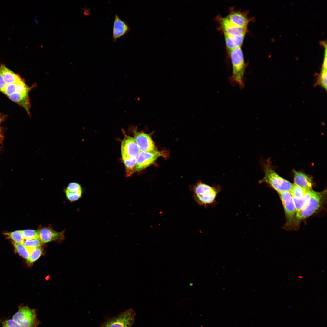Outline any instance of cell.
<instances>
[{
  "label": "cell",
  "mask_w": 327,
  "mask_h": 327,
  "mask_svg": "<svg viewBox=\"0 0 327 327\" xmlns=\"http://www.w3.org/2000/svg\"><path fill=\"white\" fill-rule=\"evenodd\" d=\"M226 46L229 51L234 48L241 47L245 35H234L223 33Z\"/></svg>",
  "instance_id": "cell-17"
},
{
  "label": "cell",
  "mask_w": 327,
  "mask_h": 327,
  "mask_svg": "<svg viewBox=\"0 0 327 327\" xmlns=\"http://www.w3.org/2000/svg\"><path fill=\"white\" fill-rule=\"evenodd\" d=\"M131 28L128 23L122 19L117 15H115L112 28V39H117L128 33Z\"/></svg>",
  "instance_id": "cell-11"
},
{
  "label": "cell",
  "mask_w": 327,
  "mask_h": 327,
  "mask_svg": "<svg viewBox=\"0 0 327 327\" xmlns=\"http://www.w3.org/2000/svg\"><path fill=\"white\" fill-rule=\"evenodd\" d=\"M311 190H307L294 184L289 192L292 197L301 198L305 196Z\"/></svg>",
  "instance_id": "cell-22"
},
{
  "label": "cell",
  "mask_w": 327,
  "mask_h": 327,
  "mask_svg": "<svg viewBox=\"0 0 327 327\" xmlns=\"http://www.w3.org/2000/svg\"><path fill=\"white\" fill-rule=\"evenodd\" d=\"M66 197L70 201H74L78 200L81 196L82 190L81 185L78 183L72 182L70 183L65 190Z\"/></svg>",
  "instance_id": "cell-16"
},
{
  "label": "cell",
  "mask_w": 327,
  "mask_h": 327,
  "mask_svg": "<svg viewBox=\"0 0 327 327\" xmlns=\"http://www.w3.org/2000/svg\"><path fill=\"white\" fill-rule=\"evenodd\" d=\"M135 315L132 309H129L115 317L107 319L99 327H131L134 321Z\"/></svg>",
  "instance_id": "cell-7"
},
{
  "label": "cell",
  "mask_w": 327,
  "mask_h": 327,
  "mask_svg": "<svg viewBox=\"0 0 327 327\" xmlns=\"http://www.w3.org/2000/svg\"><path fill=\"white\" fill-rule=\"evenodd\" d=\"M38 230L39 239L43 243L62 240L64 238V231H57L48 227L40 228Z\"/></svg>",
  "instance_id": "cell-10"
},
{
  "label": "cell",
  "mask_w": 327,
  "mask_h": 327,
  "mask_svg": "<svg viewBox=\"0 0 327 327\" xmlns=\"http://www.w3.org/2000/svg\"><path fill=\"white\" fill-rule=\"evenodd\" d=\"M42 252L41 246L32 249L30 251V256L27 260V262L30 264L37 260L41 255Z\"/></svg>",
  "instance_id": "cell-25"
},
{
  "label": "cell",
  "mask_w": 327,
  "mask_h": 327,
  "mask_svg": "<svg viewBox=\"0 0 327 327\" xmlns=\"http://www.w3.org/2000/svg\"><path fill=\"white\" fill-rule=\"evenodd\" d=\"M279 194L286 216V223L284 228L287 230L297 229L300 223L297 219V212L292 196L289 191H285Z\"/></svg>",
  "instance_id": "cell-4"
},
{
  "label": "cell",
  "mask_w": 327,
  "mask_h": 327,
  "mask_svg": "<svg viewBox=\"0 0 327 327\" xmlns=\"http://www.w3.org/2000/svg\"><path fill=\"white\" fill-rule=\"evenodd\" d=\"M264 175L259 183L269 185L278 194L285 191H290L293 184L289 181L277 174L273 169L269 160L264 165Z\"/></svg>",
  "instance_id": "cell-2"
},
{
  "label": "cell",
  "mask_w": 327,
  "mask_h": 327,
  "mask_svg": "<svg viewBox=\"0 0 327 327\" xmlns=\"http://www.w3.org/2000/svg\"><path fill=\"white\" fill-rule=\"evenodd\" d=\"M7 84L4 80L0 66V91L3 92Z\"/></svg>",
  "instance_id": "cell-32"
},
{
  "label": "cell",
  "mask_w": 327,
  "mask_h": 327,
  "mask_svg": "<svg viewBox=\"0 0 327 327\" xmlns=\"http://www.w3.org/2000/svg\"><path fill=\"white\" fill-rule=\"evenodd\" d=\"M18 310L12 317V319L23 327H37L41 322L37 318L36 309H31L28 305L21 304Z\"/></svg>",
  "instance_id": "cell-6"
},
{
  "label": "cell",
  "mask_w": 327,
  "mask_h": 327,
  "mask_svg": "<svg viewBox=\"0 0 327 327\" xmlns=\"http://www.w3.org/2000/svg\"><path fill=\"white\" fill-rule=\"evenodd\" d=\"M294 184L307 190H312L313 181L311 177L301 171L293 170Z\"/></svg>",
  "instance_id": "cell-15"
},
{
  "label": "cell",
  "mask_w": 327,
  "mask_h": 327,
  "mask_svg": "<svg viewBox=\"0 0 327 327\" xmlns=\"http://www.w3.org/2000/svg\"><path fill=\"white\" fill-rule=\"evenodd\" d=\"M0 322L2 327H23L13 319L0 318Z\"/></svg>",
  "instance_id": "cell-30"
},
{
  "label": "cell",
  "mask_w": 327,
  "mask_h": 327,
  "mask_svg": "<svg viewBox=\"0 0 327 327\" xmlns=\"http://www.w3.org/2000/svg\"><path fill=\"white\" fill-rule=\"evenodd\" d=\"M247 11L242 12L235 9L233 7L230 8L229 14L226 17L232 22L238 26L247 27L249 23L252 21V18L248 16Z\"/></svg>",
  "instance_id": "cell-12"
},
{
  "label": "cell",
  "mask_w": 327,
  "mask_h": 327,
  "mask_svg": "<svg viewBox=\"0 0 327 327\" xmlns=\"http://www.w3.org/2000/svg\"><path fill=\"white\" fill-rule=\"evenodd\" d=\"M216 19L223 33L234 35H245L247 31V27L237 25L232 22L226 17L218 16Z\"/></svg>",
  "instance_id": "cell-8"
},
{
  "label": "cell",
  "mask_w": 327,
  "mask_h": 327,
  "mask_svg": "<svg viewBox=\"0 0 327 327\" xmlns=\"http://www.w3.org/2000/svg\"><path fill=\"white\" fill-rule=\"evenodd\" d=\"M22 244L30 251L33 249L41 246L43 243L39 239H24Z\"/></svg>",
  "instance_id": "cell-26"
},
{
  "label": "cell",
  "mask_w": 327,
  "mask_h": 327,
  "mask_svg": "<svg viewBox=\"0 0 327 327\" xmlns=\"http://www.w3.org/2000/svg\"><path fill=\"white\" fill-rule=\"evenodd\" d=\"M4 234L8 238L12 240V241L17 243L23 244L24 239L22 236L21 230L5 232Z\"/></svg>",
  "instance_id": "cell-23"
},
{
  "label": "cell",
  "mask_w": 327,
  "mask_h": 327,
  "mask_svg": "<svg viewBox=\"0 0 327 327\" xmlns=\"http://www.w3.org/2000/svg\"><path fill=\"white\" fill-rule=\"evenodd\" d=\"M163 153L158 150L154 152L141 151L136 157L135 172L144 169L153 163Z\"/></svg>",
  "instance_id": "cell-9"
},
{
  "label": "cell",
  "mask_w": 327,
  "mask_h": 327,
  "mask_svg": "<svg viewBox=\"0 0 327 327\" xmlns=\"http://www.w3.org/2000/svg\"><path fill=\"white\" fill-rule=\"evenodd\" d=\"M326 68L323 67L321 72L319 76L317 84L320 85L326 90L327 89V70Z\"/></svg>",
  "instance_id": "cell-29"
},
{
  "label": "cell",
  "mask_w": 327,
  "mask_h": 327,
  "mask_svg": "<svg viewBox=\"0 0 327 327\" xmlns=\"http://www.w3.org/2000/svg\"><path fill=\"white\" fill-rule=\"evenodd\" d=\"M326 196V189L320 192L313 190L308 204L297 213L296 217L299 222L300 223L301 221L309 217L318 210L325 203Z\"/></svg>",
  "instance_id": "cell-5"
},
{
  "label": "cell",
  "mask_w": 327,
  "mask_h": 327,
  "mask_svg": "<svg viewBox=\"0 0 327 327\" xmlns=\"http://www.w3.org/2000/svg\"><path fill=\"white\" fill-rule=\"evenodd\" d=\"M140 151L134 138L129 136L124 138L121 144V154L136 158Z\"/></svg>",
  "instance_id": "cell-14"
},
{
  "label": "cell",
  "mask_w": 327,
  "mask_h": 327,
  "mask_svg": "<svg viewBox=\"0 0 327 327\" xmlns=\"http://www.w3.org/2000/svg\"><path fill=\"white\" fill-rule=\"evenodd\" d=\"M12 243L15 250L21 257L27 260L29 257L30 251L21 243H15L12 241Z\"/></svg>",
  "instance_id": "cell-24"
},
{
  "label": "cell",
  "mask_w": 327,
  "mask_h": 327,
  "mask_svg": "<svg viewBox=\"0 0 327 327\" xmlns=\"http://www.w3.org/2000/svg\"><path fill=\"white\" fill-rule=\"evenodd\" d=\"M232 66V75L229 81L232 86H237L241 89L244 87V74L246 65L241 47L229 51Z\"/></svg>",
  "instance_id": "cell-1"
},
{
  "label": "cell",
  "mask_w": 327,
  "mask_h": 327,
  "mask_svg": "<svg viewBox=\"0 0 327 327\" xmlns=\"http://www.w3.org/2000/svg\"><path fill=\"white\" fill-rule=\"evenodd\" d=\"M13 101L23 107L28 114H30L31 104L29 95L20 94L16 92L8 97Z\"/></svg>",
  "instance_id": "cell-18"
},
{
  "label": "cell",
  "mask_w": 327,
  "mask_h": 327,
  "mask_svg": "<svg viewBox=\"0 0 327 327\" xmlns=\"http://www.w3.org/2000/svg\"><path fill=\"white\" fill-rule=\"evenodd\" d=\"M313 190H311L304 197L301 198L292 197L297 213L303 209L308 203Z\"/></svg>",
  "instance_id": "cell-21"
},
{
  "label": "cell",
  "mask_w": 327,
  "mask_h": 327,
  "mask_svg": "<svg viewBox=\"0 0 327 327\" xmlns=\"http://www.w3.org/2000/svg\"><path fill=\"white\" fill-rule=\"evenodd\" d=\"M121 154L125 166L126 177H130L135 172L136 158L131 157L123 154Z\"/></svg>",
  "instance_id": "cell-20"
},
{
  "label": "cell",
  "mask_w": 327,
  "mask_h": 327,
  "mask_svg": "<svg viewBox=\"0 0 327 327\" xmlns=\"http://www.w3.org/2000/svg\"><path fill=\"white\" fill-rule=\"evenodd\" d=\"M17 91V83L7 84L3 92L8 97Z\"/></svg>",
  "instance_id": "cell-31"
},
{
  "label": "cell",
  "mask_w": 327,
  "mask_h": 327,
  "mask_svg": "<svg viewBox=\"0 0 327 327\" xmlns=\"http://www.w3.org/2000/svg\"><path fill=\"white\" fill-rule=\"evenodd\" d=\"M35 85L29 87L25 84L24 80H22L17 83L16 92L23 94L28 95L29 91Z\"/></svg>",
  "instance_id": "cell-28"
},
{
  "label": "cell",
  "mask_w": 327,
  "mask_h": 327,
  "mask_svg": "<svg viewBox=\"0 0 327 327\" xmlns=\"http://www.w3.org/2000/svg\"><path fill=\"white\" fill-rule=\"evenodd\" d=\"M2 118H0V123H1V121H2ZM1 128H0V137H1Z\"/></svg>",
  "instance_id": "cell-33"
},
{
  "label": "cell",
  "mask_w": 327,
  "mask_h": 327,
  "mask_svg": "<svg viewBox=\"0 0 327 327\" xmlns=\"http://www.w3.org/2000/svg\"><path fill=\"white\" fill-rule=\"evenodd\" d=\"M221 190L219 185L211 186L201 182L197 183L193 188L196 201L199 205L205 206L215 202L218 194Z\"/></svg>",
  "instance_id": "cell-3"
},
{
  "label": "cell",
  "mask_w": 327,
  "mask_h": 327,
  "mask_svg": "<svg viewBox=\"0 0 327 327\" xmlns=\"http://www.w3.org/2000/svg\"><path fill=\"white\" fill-rule=\"evenodd\" d=\"M0 66L4 80L6 84L17 83L22 80L18 74H16L5 65L1 64Z\"/></svg>",
  "instance_id": "cell-19"
},
{
  "label": "cell",
  "mask_w": 327,
  "mask_h": 327,
  "mask_svg": "<svg viewBox=\"0 0 327 327\" xmlns=\"http://www.w3.org/2000/svg\"><path fill=\"white\" fill-rule=\"evenodd\" d=\"M134 139L141 151L154 152L157 151L150 136L143 132L135 133Z\"/></svg>",
  "instance_id": "cell-13"
},
{
  "label": "cell",
  "mask_w": 327,
  "mask_h": 327,
  "mask_svg": "<svg viewBox=\"0 0 327 327\" xmlns=\"http://www.w3.org/2000/svg\"><path fill=\"white\" fill-rule=\"evenodd\" d=\"M23 237L25 240L39 239L38 230L27 229L21 230Z\"/></svg>",
  "instance_id": "cell-27"
}]
</instances>
